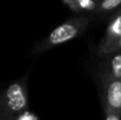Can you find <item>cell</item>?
I'll list each match as a JSON object with an SVG mask.
<instances>
[{"label":"cell","mask_w":121,"mask_h":120,"mask_svg":"<svg viewBox=\"0 0 121 120\" xmlns=\"http://www.w3.org/2000/svg\"><path fill=\"white\" fill-rule=\"evenodd\" d=\"M27 77L11 84L0 94V120L17 119L19 114L28 110Z\"/></svg>","instance_id":"cell-1"},{"label":"cell","mask_w":121,"mask_h":120,"mask_svg":"<svg viewBox=\"0 0 121 120\" xmlns=\"http://www.w3.org/2000/svg\"><path fill=\"white\" fill-rule=\"evenodd\" d=\"M88 25V20L83 17H75L66 22L55 27L46 38V40L41 44L39 51L48 49L54 46H59L61 44L68 42L71 40L75 39L80 33L85 31Z\"/></svg>","instance_id":"cell-2"},{"label":"cell","mask_w":121,"mask_h":120,"mask_svg":"<svg viewBox=\"0 0 121 120\" xmlns=\"http://www.w3.org/2000/svg\"><path fill=\"white\" fill-rule=\"evenodd\" d=\"M105 112L107 120L121 119V84L113 77L107 78L105 85Z\"/></svg>","instance_id":"cell-3"},{"label":"cell","mask_w":121,"mask_h":120,"mask_svg":"<svg viewBox=\"0 0 121 120\" xmlns=\"http://www.w3.org/2000/svg\"><path fill=\"white\" fill-rule=\"evenodd\" d=\"M121 37V13L117 14L107 26L105 37L100 45V52L102 54H112L114 46Z\"/></svg>","instance_id":"cell-4"},{"label":"cell","mask_w":121,"mask_h":120,"mask_svg":"<svg viewBox=\"0 0 121 120\" xmlns=\"http://www.w3.org/2000/svg\"><path fill=\"white\" fill-rule=\"evenodd\" d=\"M64 4L74 12H92L96 8L94 0H62Z\"/></svg>","instance_id":"cell-5"},{"label":"cell","mask_w":121,"mask_h":120,"mask_svg":"<svg viewBox=\"0 0 121 120\" xmlns=\"http://www.w3.org/2000/svg\"><path fill=\"white\" fill-rule=\"evenodd\" d=\"M108 61V76L119 79L121 77V49L113 52Z\"/></svg>","instance_id":"cell-6"},{"label":"cell","mask_w":121,"mask_h":120,"mask_svg":"<svg viewBox=\"0 0 121 120\" xmlns=\"http://www.w3.org/2000/svg\"><path fill=\"white\" fill-rule=\"evenodd\" d=\"M119 6H121V0H100L98 11L102 13H109L117 9Z\"/></svg>","instance_id":"cell-7"},{"label":"cell","mask_w":121,"mask_h":120,"mask_svg":"<svg viewBox=\"0 0 121 120\" xmlns=\"http://www.w3.org/2000/svg\"><path fill=\"white\" fill-rule=\"evenodd\" d=\"M37 119H39L38 116L33 114V113H32L31 111H28V110L24 111L21 114H19V116L17 117V120H37Z\"/></svg>","instance_id":"cell-8"},{"label":"cell","mask_w":121,"mask_h":120,"mask_svg":"<svg viewBox=\"0 0 121 120\" xmlns=\"http://www.w3.org/2000/svg\"><path fill=\"white\" fill-rule=\"evenodd\" d=\"M121 49V37H120V39L118 40V42L115 44V46H114V51L113 52H117V51H120Z\"/></svg>","instance_id":"cell-9"},{"label":"cell","mask_w":121,"mask_h":120,"mask_svg":"<svg viewBox=\"0 0 121 120\" xmlns=\"http://www.w3.org/2000/svg\"><path fill=\"white\" fill-rule=\"evenodd\" d=\"M119 80H120V84H121V77H120V78H119Z\"/></svg>","instance_id":"cell-10"}]
</instances>
